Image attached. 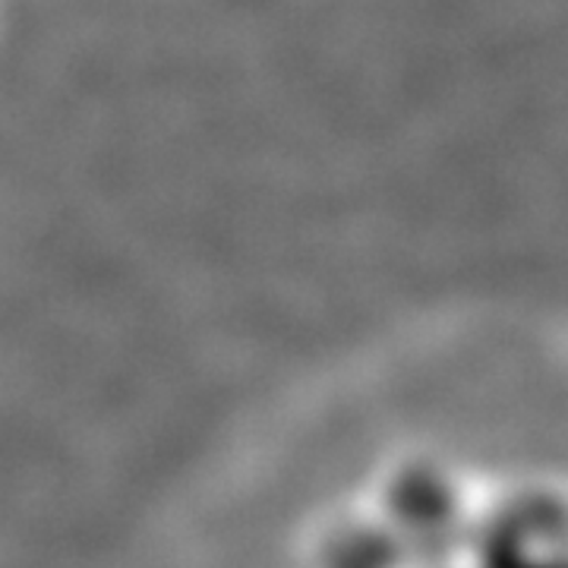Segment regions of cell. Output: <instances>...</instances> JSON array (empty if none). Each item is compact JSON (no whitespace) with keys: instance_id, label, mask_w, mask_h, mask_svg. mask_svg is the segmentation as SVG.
<instances>
[{"instance_id":"cell-1","label":"cell","mask_w":568,"mask_h":568,"mask_svg":"<svg viewBox=\"0 0 568 568\" xmlns=\"http://www.w3.org/2000/svg\"><path fill=\"white\" fill-rule=\"evenodd\" d=\"M467 568H568V489L521 484L477 506Z\"/></svg>"}]
</instances>
